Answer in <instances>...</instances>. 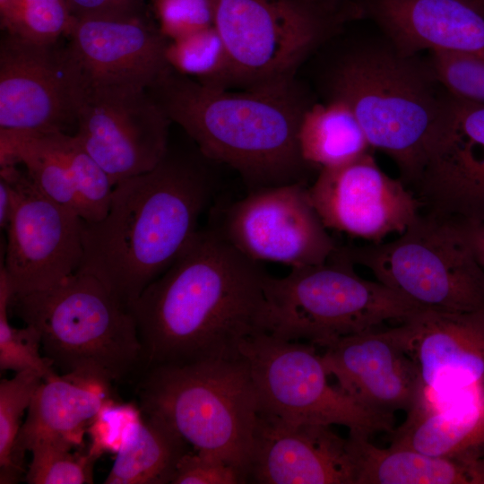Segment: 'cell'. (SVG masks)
Segmentation results:
<instances>
[{"instance_id": "1", "label": "cell", "mask_w": 484, "mask_h": 484, "mask_svg": "<svg viewBox=\"0 0 484 484\" xmlns=\"http://www.w3.org/2000/svg\"><path fill=\"white\" fill-rule=\"evenodd\" d=\"M267 276L217 228L199 229L130 306L145 370L241 358V344L266 333Z\"/></svg>"}, {"instance_id": "2", "label": "cell", "mask_w": 484, "mask_h": 484, "mask_svg": "<svg viewBox=\"0 0 484 484\" xmlns=\"http://www.w3.org/2000/svg\"><path fill=\"white\" fill-rule=\"evenodd\" d=\"M206 160L169 150L151 170L115 185L106 215L82 220L78 271L97 277L130 308L199 230L213 192Z\"/></svg>"}, {"instance_id": "3", "label": "cell", "mask_w": 484, "mask_h": 484, "mask_svg": "<svg viewBox=\"0 0 484 484\" xmlns=\"http://www.w3.org/2000/svg\"><path fill=\"white\" fill-rule=\"evenodd\" d=\"M209 161L236 170L252 190L305 183L298 145L310 104L296 80L252 89L202 84L173 69L148 90Z\"/></svg>"}, {"instance_id": "4", "label": "cell", "mask_w": 484, "mask_h": 484, "mask_svg": "<svg viewBox=\"0 0 484 484\" xmlns=\"http://www.w3.org/2000/svg\"><path fill=\"white\" fill-rule=\"evenodd\" d=\"M10 307L39 331L43 356L63 375L111 385L145 371L130 308L92 274L77 271L51 288L14 294Z\"/></svg>"}, {"instance_id": "5", "label": "cell", "mask_w": 484, "mask_h": 484, "mask_svg": "<svg viewBox=\"0 0 484 484\" xmlns=\"http://www.w3.org/2000/svg\"><path fill=\"white\" fill-rule=\"evenodd\" d=\"M327 82L329 99L351 108L370 147L393 160L410 188L447 95L430 64L393 45L361 48L336 62Z\"/></svg>"}, {"instance_id": "6", "label": "cell", "mask_w": 484, "mask_h": 484, "mask_svg": "<svg viewBox=\"0 0 484 484\" xmlns=\"http://www.w3.org/2000/svg\"><path fill=\"white\" fill-rule=\"evenodd\" d=\"M136 392L143 413L159 417L195 451L238 469L248 482L258 401L246 360H204L146 369Z\"/></svg>"}, {"instance_id": "7", "label": "cell", "mask_w": 484, "mask_h": 484, "mask_svg": "<svg viewBox=\"0 0 484 484\" xmlns=\"http://www.w3.org/2000/svg\"><path fill=\"white\" fill-rule=\"evenodd\" d=\"M266 333L324 347L344 336L402 323L419 309L378 281L359 275L341 247L324 263L268 274Z\"/></svg>"}, {"instance_id": "8", "label": "cell", "mask_w": 484, "mask_h": 484, "mask_svg": "<svg viewBox=\"0 0 484 484\" xmlns=\"http://www.w3.org/2000/svg\"><path fill=\"white\" fill-rule=\"evenodd\" d=\"M341 248L420 310H484V270L455 220L421 210L393 240Z\"/></svg>"}, {"instance_id": "9", "label": "cell", "mask_w": 484, "mask_h": 484, "mask_svg": "<svg viewBox=\"0 0 484 484\" xmlns=\"http://www.w3.org/2000/svg\"><path fill=\"white\" fill-rule=\"evenodd\" d=\"M239 353L247 364L260 414L290 424L341 425L349 435L367 438L394 429V415L367 409L330 385L312 343L262 333L246 339Z\"/></svg>"}, {"instance_id": "10", "label": "cell", "mask_w": 484, "mask_h": 484, "mask_svg": "<svg viewBox=\"0 0 484 484\" xmlns=\"http://www.w3.org/2000/svg\"><path fill=\"white\" fill-rule=\"evenodd\" d=\"M214 27L230 56L236 89L282 84L338 18L298 0H212Z\"/></svg>"}, {"instance_id": "11", "label": "cell", "mask_w": 484, "mask_h": 484, "mask_svg": "<svg viewBox=\"0 0 484 484\" xmlns=\"http://www.w3.org/2000/svg\"><path fill=\"white\" fill-rule=\"evenodd\" d=\"M88 88L68 45L7 32L0 40V130L40 134L76 126Z\"/></svg>"}, {"instance_id": "12", "label": "cell", "mask_w": 484, "mask_h": 484, "mask_svg": "<svg viewBox=\"0 0 484 484\" xmlns=\"http://www.w3.org/2000/svg\"><path fill=\"white\" fill-rule=\"evenodd\" d=\"M19 165L0 167L13 191L1 260L13 295L56 286L80 269L83 257L81 217L45 195Z\"/></svg>"}, {"instance_id": "13", "label": "cell", "mask_w": 484, "mask_h": 484, "mask_svg": "<svg viewBox=\"0 0 484 484\" xmlns=\"http://www.w3.org/2000/svg\"><path fill=\"white\" fill-rule=\"evenodd\" d=\"M410 189L424 212L484 221V104L447 92Z\"/></svg>"}, {"instance_id": "14", "label": "cell", "mask_w": 484, "mask_h": 484, "mask_svg": "<svg viewBox=\"0 0 484 484\" xmlns=\"http://www.w3.org/2000/svg\"><path fill=\"white\" fill-rule=\"evenodd\" d=\"M217 229L247 257L292 268L321 264L339 247L301 182L252 190L227 209Z\"/></svg>"}, {"instance_id": "15", "label": "cell", "mask_w": 484, "mask_h": 484, "mask_svg": "<svg viewBox=\"0 0 484 484\" xmlns=\"http://www.w3.org/2000/svg\"><path fill=\"white\" fill-rule=\"evenodd\" d=\"M171 123L148 90L88 87L74 134L115 186L160 163Z\"/></svg>"}, {"instance_id": "16", "label": "cell", "mask_w": 484, "mask_h": 484, "mask_svg": "<svg viewBox=\"0 0 484 484\" xmlns=\"http://www.w3.org/2000/svg\"><path fill=\"white\" fill-rule=\"evenodd\" d=\"M390 329L419 372L413 407H438L484 390V310L421 309Z\"/></svg>"}, {"instance_id": "17", "label": "cell", "mask_w": 484, "mask_h": 484, "mask_svg": "<svg viewBox=\"0 0 484 484\" xmlns=\"http://www.w3.org/2000/svg\"><path fill=\"white\" fill-rule=\"evenodd\" d=\"M307 194L328 229L369 243L402 233L421 211L413 192L383 171L369 151L320 169Z\"/></svg>"}, {"instance_id": "18", "label": "cell", "mask_w": 484, "mask_h": 484, "mask_svg": "<svg viewBox=\"0 0 484 484\" xmlns=\"http://www.w3.org/2000/svg\"><path fill=\"white\" fill-rule=\"evenodd\" d=\"M168 39L144 15L76 17L69 49L88 87L149 90L170 69Z\"/></svg>"}, {"instance_id": "19", "label": "cell", "mask_w": 484, "mask_h": 484, "mask_svg": "<svg viewBox=\"0 0 484 484\" xmlns=\"http://www.w3.org/2000/svg\"><path fill=\"white\" fill-rule=\"evenodd\" d=\"M321 424H290L257 414L248 482L356 484L352 441Z\"/></svg>"}, {"instance_id": "20", "label": "cell", "mask_w": 484, "mask_h": 484, "mask_svg": "<svg viewBox=\"0 0 484 484\" xmlns=\"http://www.w3.org/2000/svg\"><path fill=\"white\" fill-rule=\"evenodd\" d=\"M323 349L329 376L363 407L394 415L413 405L420 385L419 372L390 328L344 336Z\"/></svg>"}, {"instance_id": "21", "label": "cell", "mask_w": 484, "mask_h": 484, "mask_svg": "<svg viewBox=\"0 0 484 484\" xmlns=\"http://www.w3.org/2000/svg\"><path fill=\"white\" fill-rule=\"evenodd\" d=\"M402 54L445 51L484 58V15L465 0H367Z\"/></svg>"}, {"instance_id": "22", "label": "cell", "mask_w": 484, "mask_h": 484, "mask_svg": "<svg viewBox=\"0 0 484 484\" xmlns=\"http://www.w3.org/2000/svg\"><path fill=\"white\" fill-rule=\"evenodd\" d=\"M19 164L45 195L78 215L79 198L97 195L108 179L76 135L66 132L0 130V167Z\"/></svg>"}, {"instance_id": "23", "label": "cell", "mask_w": 484, "mask_h": 484, "mask_svg": "<svg viewBox=\"0 0 484 484\" xmlns=\"http://www.w3.org/2000/svg\"><path fill=\"white\" fill-rule=\"evenodd\" d=\"M111 385L71 375L43 380L28 409L21 428L16 453L24 463V455L37 440L58 438L77 447L100 408L111 399Z\"/></svg>"}, {"instance_id": "24", "label": "cell", "mask_w": 484, "mask_h": 484, "mask_svg": "<svg viewBox=\"0 0 484 484\" xmlns=\"http://www.w3.org/2000/svg\"><path fill=\"white\" fill-rule=\"evenodd\" d=\"M392 446L458 459L484 458V390L435 408L413 407Z\"/></svg>"}, {"instance_id": "25", "label": "cell", "mask_w": 484, "mask_h": 484, "mask_svg": "<svg viewBox=\"0 0 484 484\" xmlns=\"http://www.w3.org/2000/svg\"><path fill=\"white\" fill-rule=\"evenodd\" d=\"M357 458L356 484H484V458L458 459L409 447L380 448L349 435Z\"/></svg>"}, {"instance_id": "26", "label": "cell", "mask_w": 484, "mask_h": 484, "mask_svg": "<svg viewBox=\"0 0 484 484\" xmlns=\"http://www.w3.org/2000/svg\"><path fill=\"white\" fill-rule=\"evenodd\" d=\"M298 145L304 162L319 170L353 160L371 148L351 108L337 99L309 104L305 108Z\"/></svg>"}, {"instance_id": "27", "label": "cell", "mask_w": 484, "mask_h": 484, "mask_svg": "<svg viewBox=\"0 0 484 484\" xmlns=\"http://www.w3.org/2000/svg\"><path fill=\"white\" fill-rule=\"evenodd\" d=\"M143 414L116 454L105 484L171 483L187 443L159 417Z\"/></svg>"}, {"instance_id": "28", "label": "cell", "mask_w": 484, "mask_h": 484, "mask_svg": "<svg viewBox=\"0 0 484 484\" xmlns=\"http://www.w3.org/2000/svg\"><path fill=\"white\" fill-rule=\"evenodd\" d=\"M166 59L171 69L202 84L236 89L230 56L214 26L169 40Z\"/></svg>"}, {"instance_id": "29", "label": "cell", "mask_w": 484, "mask_h": 484, "mask_svg": "<svg viewBox=\"0 0 484 484\" xmlns=\"http://www.w3.org/2000/svg\"><path fill=\"white\" fill-rule=\"evenodd\" d=\"M36 371L16 372L11 379L0 383V483L21 480L25 469L16 453V443L22 426V419L43 382Z\"/></svg>"}, {"instance_id": "30", "label": "cell", "mask_w": 484, "mask_h": 484, "mask_svg": "<svg viewBox=\"0 0 484 484\" xmlns=\"http://www.w3.org/2000/svg\"><path fill=\"white\" fill-rule=\"evenodd\" d=\"M73 444L58 438L35 441L30 447L31 461L26 472L29 484L93 483V465L97 459L87 451H78Z\"/></svg>"}, {"instance_id": "31", "label": "cell", "mask_w": 484, "mask_h": 484, "mask_svg": "<svg viewBox=\"0 0 484 484\" xmlns=\"http://www.w3.org/2000/svg\"><path fill=\"white\" fill-rule=\"evenodd\" d=\"M13 295L7 274L0 264V368L15 373L24 370L38 372L44 380L58 376L51 363L43 356L39 331L25 324L13 326L8 319V308Z\"/></svg>"}, {"instance_id": "32", "label": "cell", "mask_w": 484, "mask_h": 484, "mask_svg": "<svg viewBox=\"0 0 484 484\" xmlns=\"http://www.w3.org/2000/svg\"><path fill=\"white\" fill-rule=\"evenodd\" d=\"M75 21L68 0H20L1 29L34 42L53 43L68 38Z\"/></svg>"}, {"instance_id": "33", "label": "cell", "mask_w": 484, "mask_h": 484, "mask_svg": "<svg viewBox=\"0 0 484 484\" xmlns=\"http://www.w3.org/2000/svg\"><path fill=\"white\" fill-rule=\"evenodd\" d=\"M430 65L451 95L484 104V58L461 53L431 52Z\"/></svg>"}, {"instance_id": "34", "label": "cell", "mask_w": 484, "mask_h": 484, "mask_svg": "<svg viewBox=\"0 0 484 484\" xmlns=\"http://www.w3.org/2000/svg\"><path fill=\"white\" fill-rule=\"evenodd\" d=\"M143 417L140 407L109 399L87 428L88 452L97 460L106 453L117 454Z\"/></svg>"}, {"instance_id": "35", "label": "cell", "mask_w": 484, "mask_h": 484, "mask_svg": "<svg viewBox=\"0 0 484 484\" xmlns=\"http://www.w3.org/2000/svg\"><path fill=\"white\" fill-rule=\"evenodd\" d=\"M158 27L168 40L214 26L212 0H152Z\"/></svg>"}, {"instance_id": "36", "label": "cell", "mask_w": 484, "mask_h": 484, "mask_svg": "<svg viewBox=\"0 0 484 484\" xmlns=\"http://www.w3.org/2000/svg\"><path fill=\"white\" fill-rule=\"evenodd\" d=\"M245 476L222 459L203 452H186L179 459L170 484H240Z\"/></svg>"}, {"instance_id": "37", "label": "cell", "mask_w": 484, "mask_h": 484, "mask_svg": "<svg viewBox=\"0 0 484 484\" xmlns=\"http://www.w3.org/2000/svg\"><path fill=\"white\" fill-rule=\"evenodd\" d=\"M75 17L143 15L142 0H68Z\"/></svg>"}, {"instance_id": "38", "label": "cell", "mask_w": 484, "mask_h": 484, "mask_svg": "<svg viewBox=\"0 0 484 484\" xmlns=\"http://www.w3.org/2000/svg\"><path fill=\"white\" fill-rule=\"evenodd\" d=\"M457 222L475 258L484 270V221Z\"/></svg>"}, {"instance_id": "39", "label": "cell", "mask_w": 484, "mask_h": 484, "mask_svg": "<svg viewBox=\"0 0 484 484\" xmlns=\"http://www.w3.org/2000/svg\"><path fill=\"white\" fill-rule=\"evenodd\" d=\"M13 207V191L11 184L0 177V227L6 230Z\"/></svg>"}, {"instance_id": "40", "label": "cell", "mask_w": 484, "mask_h": 484, "mask_svg": "<svg viewBox=\"0 0 484 484\" xmlns=\"http://www.w3.org/2000/svg\"><path fill=\"white\" fill-rule=\"evenodd\" d=\"M315 6L336 18L340 17V6L343 0H298Z\"/></svg>"}, {"instance_id": "41", "label": "cell", "mask_w": 484, "mask_h": 484, "mask_svg": "<svg viewBox=\"0 0 484 484\" xmlns=\"http://www.w3.org/2000/svg\"><path fill=\"white\" fill-rule=\"evenodd\" d=\"M20 0H0V24L4 25L14 13Z\"/></svg>"}, {"instance_id": "42", "label": "cell", "mask_w": 484, "mask_h": 484, "mask_svg": "<svg viewBox=\"0 0 484 484\" xmlns=\"http://www.w3.org/2000/svg\"><path fill=\"white\" fill-rule=\"evenodd\" d=\"M484 15V0H465Z\"/></svg>"}]
</instances>
